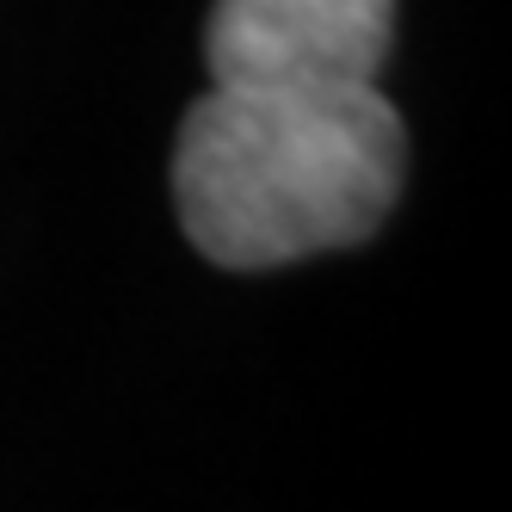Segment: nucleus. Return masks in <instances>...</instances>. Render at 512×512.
Returning a JSON list of instances; mask_svg holds the SVG:
<instances>
[{
    "label": "nucleus",
    "mask_w": 512,
    "mask_h": 512,
    "mask_svg": "<svg viewBox=\"0 0 512 512\" xmlns=\"http://www.w3.org/2000/svg\"><path fill=\"white\" fill-rule=\"evenodd\" d=\"M395 0H210V87H377Z\"/></svg>",
    "instance_id": "obj_2"
},
{
    "label": "nucleus",
    "mask_w": 512,
    "mask_h": 512,
    "mask_svg": "<svg viewBox=\"0 0 512 512\" xmlns=\"http://www.w3.org/2000/svg\"><path fill=\"white\" fill-rule=\"evenodd\" d=\"M401 179L408 130L377 87H210L173 142L179 229L223 272L371 241Z\"/></svg>",
    "instance_id": "obj_1"
}]
</instances>
